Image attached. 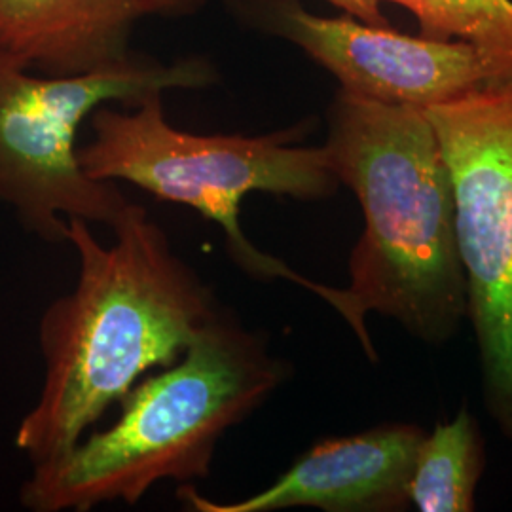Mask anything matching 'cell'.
Here are the masks:
<instances>
[{"label": "cell", "instance_id": "8", "mask_svg": "<svg viewBox=\"0 0 512 512\" xmlns=\"http://www.w3.org/2000/svg\"><path fill=\"white\" fill-rule=\"evenodd\" d=\"M425 433L416 425H382L363 433L315 442L306 454L258 494L217 503L194 488L179 499L198 512H274L310 507L327 512L403 511Z\"/></svg>", "mask_w": 512, "mask_h": 512}, {"label": "cell", "instance_id": "3", "mask_svg": "<svg viewBox=\"0 0 512 512\" xmlns=\"http://www.w3.org/2000/svg\"><path fill=\"white\" fill-rule=\"evenodd\" d=\"M287 374L266 338L219 308L177 363L133 385L114 425L33 465L21 505L33 512L135 505L158 482L207 478L224 433L249 418Z\"/></svg>", "mask_w": 512, "mask_h": 512}, {"label": "cell", "instance_id": "12", "mask_svg": "<svg viewBox=\"0 0 512 512\" xmlns=\"http://www.w3.org/2000/svg\"><path fill=\"white\" fill-rule=\"evenodd\" d=\"M327 2L340 8L351 18H357L368 25L391 27V23L382 12V2H391V0H327Z\"/></svg>", "mask_w": 512, "mask_h": 512}, {"label": "cell", "instance_id": "10", "mask_svg": "<svg viewBox=\"0 0 512 512\" xmlns=\"http://www.w3.org/2000/svg\"><path fill=\"white\" fill-rule=\"evenodd\" d=\"M484 471V442L467 410L439 423L418 448L410 478V505L421 512H469Z\"/></svg>", "mask_w": 512, "mask_h": 512}, {"label": "cell", "instance_id": "7", "mask_svg": "<svg viewBox=\"0 0 512 512\" xmlns=\"http://www.w3.org/2000/svg\"><path fill=\"white\" fill-rule=\"evenodd\" d=\"M258 29L287 38L327 69L342 90L427 109L503 82L492 61L465 40L408 37L351 16L321 18L300 0H238Z\"/></svg>", "mask_w": 512, "mask_h": 512}, {"label": "cell", "instance_id": "4", "mask_svg": "<svg viewBox=\"0 0 512 512\" xmlns=\"http://www.w3.org/2000/svg\"><path fill=\"white\" fill-rule=\"evenodd\" d=\"M164 93L129 110L99 105L90 114L92 141L78 160L93 181H126L164 202L196 209L219 224L228 253L255 279H287L334 308L338 289L296 274L283 260L258 251L241 228V203L253 192L300 202L330 198L340 181L325 147H294L302 126L272 135H196L165 120Z\"/></svg>", "mask_w": 512, "mask_h": 512}, {"label": "cell", "instance_id": "2", "mask_svg": "<svg viewBox=\"0 0 512 512\" xmlns=\"http://www.w3.org/2000/svg\"><path fill=\"white\" fill-rule=\"evenodd\" d=\"M323 147L365 215L349 256L351 279L334 310L372 361L370 311L397 319L427 344L448 342L467 317V283L452 179L427 112L340 88Z\"/></svg>", "mask_w": 512, "mask_h": 512}, {"label": "cell", "instance_id": "11", "mask_svg": "<svg viewBox=\"0 0 512 512\" xmlns=\"http://www.w3.org/2000/svg\"><path fill=\"white\" fill-rule=\"evenodd\" d=\"M410 10L420 37L465 40L486 55L503 82L512 80V0H391Z\"/></svg>", "mask_w": 512, "mask_h": 512}, {"label": "cell", "instance_id": "13", "mask_svg": "<svg viewBox=\"0 0 512 512\" xmlns=\"http://www.w3.org/2000/svg\"><path fill=\"white\" fill-rule=\"evenodd\" d=\"M148 16H184L198 10L205 0H141Z\"/></svg>", "mask_w": 512, "mask_h": 512}, {"label": "cell", "instance_id": "6", "mask_svg": "<svg viewBox=\"0 0 512 512\" xmlns=\"http://www.w3.org/2000/svg\"><path fill=\"white\" fill-rule=\"evenodd\" d=\"M450 171L484 403L512 440V80L425 109Z\"/></svg>", "mask_w": 512, "mask_h": 512}, {"label": "cell", "instance_id": "5", "mask_svg": "<svg viewBox=\"0 0 512 512\" xmlns=\"http://www.w3.org/2000/svg\"><path fill=\"white\" fill-rule=\"evenodd\" d=\"M219 74L203 57L171 65L131 55L80 76H35L0 52V202L48 243H65L69 219L114 226L133 203L116 184L90 179L78 160V128L93 110L133 107L150 93L202 90Z\"/></svg>", "mask_w": 512, "mask_h": 512}, {"label": "cell", "instance_id": "9", "mask_svg": "<svg viewBox=\"0 0 512 512\" xmlns=\"http://www.w3.org/2000/svg\"><path fill=\"white\" fill-rule=\"evenodd\" d=\"M141 0H0V52L29 71L80 76L131 57Z\"/></svg>", "mask_w": 512, "mask_h": 512}, {"label": "cell", "instance_id": "1", "mask_svg": "<svg viewBox=\"0 0 512 512\" xmlns=\"http://www.w3.org/2000/svg\"><path fill=\"white\" fill-rule=\"evenodd\" d=\"M112 230L105 247L88 220L69 219L78 281L40 319L44 385L16 431L33 465L74 448L145 372L177 363L219 311L145 207L133 203Z\"/></svg>", "mask_w": 512, "mask_h": 512}]
</instances>
